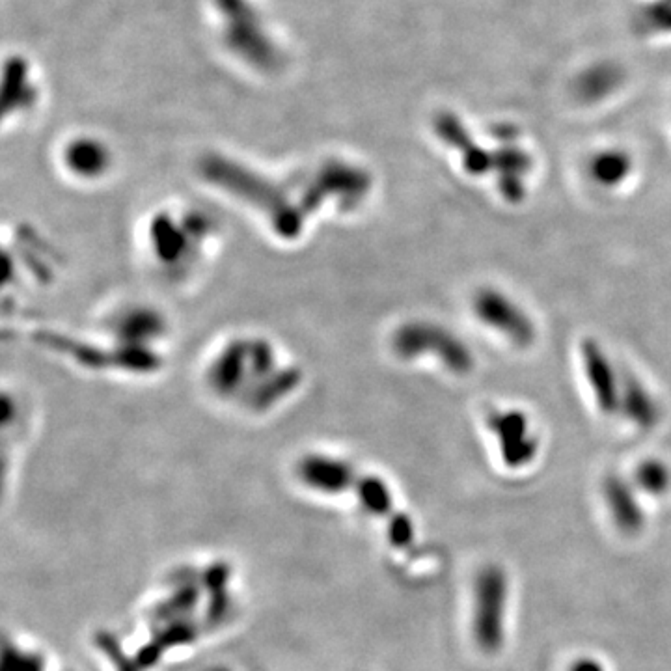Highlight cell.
<instances>
[{
  "mask_svg": "<svg viewBox=\"0 0 671 671\" xmlns=\"http://www.w3.org/2000/svg\"><path fill=\"white\" fill-rule=\"evenodd\" d=\"M200 170L213 185L232 192L237 198L256 207L282 237L293 239L301 233L304 217L308 213L301 204L289 198L288 191L282 185L222 155L204 157Z\"/></svg>",
  "mask_w": 671,
  "mask_h": 671,
  "instance_id": "6da1fadb",
  "label": "cell"
},
{
  "mask_svg": "<svg viewBox=\"0 0 671 671\" xmlns=\"http://www.w3.org/2000/svg\"><path fill=\"white\" fill-rule=\"evenodd\" d=\"M224 27V42L233 53L261 71L280 68L282 55L263 32L260 14L248 0H215Z\"/></svg>",
  "mask_w": 671,
  "mask_h": 671,
  "instance_id": "7a4b0ae2",
  "label": "cell"
},
{
  "mask_svg": "<svg viewBox=\"0 0 671 671\" xmlns=\"http://www.w3.org/2000/svg\"><path fill=\"white\" fill-rule=\"evenodd\" d=\"M394 349L405 360L433 355L455 375H468L476 368V358L468 343L452 330L429 321H412L399 327L394 334Z\"/></svg>",
  "mask_w": 671,
  "mask_h": 671,
  "instance_id": "3957f363",
  "label": "cell"
},
{
  "mask_svg": "<svg viewBox=\"0 0 671 671\" xmlns=\"http://www.w3.org/2000/svg\"><path fill=\"white\" fill-rule=\"evenodd\" d=\"M472 312L485 327L504 336L517 347H530L537 340L534 319L504 291L481 288L472 297Z\"/></svg>",
  "mask_w": 671,
  "mask_h": 671,
  "instance_id": "277c9868",
  "label": "cell"
},
{
  "mask_svg": "<svg viewBox=\"0 0 671 671\" xmlns=\"http://www.w3.org/2000/svg\"><path fill=\"white\" fill-rule=\"evenodd\" d=\"M506 576L498 567H487L476 580L474 632L481 649L496 651L504 640Z\"/></svg>",
  "mask_w": 671,
  "mask_h": 671,
  "instance_id": "5b68a950",
  "label": "cell"
},
{
  "mask_svg": "<svg viewBox=\"0 0 671 671\" xmlns=\"http://www.w3.org/2000/svg\"><path fill=\"white\" fill-rule=\"evenodd\" d=\"M487 425L498 442V450L509 468L530 465L539 452V440L532 431L528 416L517 409L496 411Z\"/></svg>",
  "mask_w": 671,
  "mask_h": 671,
  "instance_id": "8992f818",
  "label": "cell"
},
{
  "mask_svg": "<svg viewBox=\"0 0 671 671\" xmlns=\"http://www.w3.org/2000/svg\"><path fill=\"white\" fill-rule=\"evenodd\" d=\"M582 366L593 399L603 414H617L621 405V379L614 364L606 355L603 345L595 340H584L580 345Z\"/></svg>",
  "mask_w": 671,
  "mask_h": 671,
  "instance_id": "52a82bcc",
  "label": "cell"
},
{
  "mask_svg": "<svg viewBox=\"0 0 671 671\" xmlns=\"http://www.w3.org/2000/svg\"><path fill=\"white\" fill-rule=\"evenodd\" d=\"M532 168V157L511 142L493 151V172L506 202L521 204L526 196V178Z\"/></svg>",
  "mask_w": 671,
  "mask_h": 671,
  "instance_id": "ba28073f",
  "label": "cell"
},
{
  "mask_svg": "<svg viewBox=\"0 0 671 671\" xmlns=\"http://www.w3.org/2000/svg\"><path fill=\"white\" fill-rule=\"evenodd\" d=\"M619 412L629 420L630 424L649 431L660 422V405L653 394L640 383L636 377L625 375L621 379V405Z\"/></svg>",
  "mask_w": 671,
  "mask_h": 671,
  "instance_id": "9c48e42d",
  "label": "cell"
},
{
  "mask_svg": "<svg viewBox=\"0 0 671 671\" xmlns=\"http://www.w3.org/2000/svg\"><path fill=\"white\" fill-rule=\"evenodd\" d=\"M634 161L621 148H606L591 155L588 161V176L601 189H617L632 176Z\"/></svg>",
  "mask_w": 671,
  "mask_h": 671,
  "instance_id": "30bf717a",
  "label": "cell"
},
{
  "mask_svg": "<svg viewBox=\"0 0 671 671\" xmlns=\"http://www.w3.org/2000/svg\"><path fill=\"white\" fill-rule=\"evenodd\" d=\"M604 498L617 526L623 532H636L644 524V513L636 500L634 489L619 476L604 481Z\"/></svg>",
  "mask_w": 671,
  "mask_h": 671,
  "instance_id": "8fae6325",
  "label": "cell"
},
{
  "mask_svg": "<svg viewBox=\"0 0 671 671\" xmlns=\"http://www.w3.org/2000/svg\"><path fill=\"white\" fill-rule=\"evenodd\" d=\"M2 105L4 110L21 109L32 103L34 90L28 79L27 62L21 58H12L4 68V84H2Z\"/></svg>",
  "mask_w": 671,
  "mask_h": 671,
  "instance_id": "7c38bea8",
  "label": "cell"
},
{
  "mask_svg": "<svg viewBox=\"0 0 671 671\" xmlns=\"http://www.w3.org/2000/svg\"><path fill=\"white\" fill-rule=\"evenodd\" d=\"M619 83V75L610 66H595L586 71L578 83V92L586 101H601L610 96Z\"/></svg>",
  "mask_w": 671,
  "mask_h": 671,
  "instance_id": "4fadbf2b",
  "label": "cell"
},
{
  "mask_svg": "<svg viewBox=\"0 0 671 671\" xmlns=\"http://www.w3.org/2000/svg\"><path fill=\"white\" fill-rule=\"evenodd\" d=\"M68 163L81 174H97L107 166V151L94 140H79L69 148Z\"/></svg>",
  "mask_w": 671,
  "mask_h": 671,
  "instance_id": "5bb4252c",
  "label": "cell"
},
{
  "mask_svg": "<svg viewBox=\"0 0 671 671\" xmlns=\"http://www.w3.org/2000/svg\"><path fill=\"white\" fill-rule=\"evenodd\" d=\"M435 131L437 137L459 155H463L476 144L466 125L452 112H442L435 118Z\"/></svg>",
  "mask_w": 671,
  "mask_h": 671,
  "instance_id": "9a60e30c",
  "label": "cell"
},
{
  "mask_svg": "<svg viewBox=\"0 0 671 671\" xmlns=\"http://www.w3.org/2000/svg\"><path fill=\"white\" fill-rule=\"evenodd\" d=\"M634 480L645 493L660 496L670 489L671 470L660 459H645L636 466Z\"/></svg>",
  "mask_w": 671,
  "mask_h": 671,
  "instance_id": "2e32d148",
  "label": "cell"
},
{
  "mask_svg": "<svg viewBox=\"0 0 671 671\" xmlns=\"http://www.w3.org/2000/svg\"><path fill=\"white\" fill-rule=\"evenodd\" d=\"M571 671H604L603 666L591 658H584V660H578L575 666L571 668Z\"/></svg>",
  "mask_w": 671,
  "mask_h": 671,
  "instance_id": "e0dca14e",
  "label": "cell"
}]
</instances>
